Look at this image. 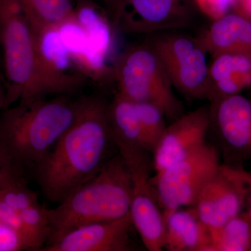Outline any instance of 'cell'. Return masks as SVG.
<instances>
[{
	"label": "cell",
	"instance_id": "30bf717a",
	"mask_svg": "<svg viewBox=\"0 0 251 251\" xmlns=\"http://www.w3.org/2000/svg\"><path fill=\"white\" fill-rule=\"evenodd\" d=\"M193 0H122L117 29L127 34H153L189 26Z\"/></svg>",
	"mask_w": 251,
	"mask_h": 251
},
{
	"label": "cell",
	"instance_id": "5bb4252c",
	"mask_svg": "<svg viewBox=\"0 0 251 251\" xmlns=\"http://www.w3.org/2000/svg\"><path fill=\"white\" fill-rule=\"evenodd\" d=\"M196 39L212 57L224 53L251 54V22L229 13L211 21Z\"/></svg>",
	"mask_w": 251,
	"mask_h": 251
},
{
	"label": "cell",
	"instance_id": "277c9868",
	"mask_svg": "<svg viewBox=\"0 0 251 251\" xmlns=\"http://www.w3.org/2000/svg\"><path fill=\"white\" fill-rule=\"evenodd\" d=\"M0 50L5 76L1 110L44 99L35 35L18 0H0Z\"/></svg>",
	"mask_w": 251,
	"mask_h": 251
},
{
	"label": "cell",
	"instance_id": "4fadbf2b",
	"mask_svg": "<svg viewBox=\"0 0 251 251\" xmlns=\"http://www.w3.org/2000/svg\"><path fill=\"white\" fill-rule=\"evenodd\" d=\"M130 213L113 221L86 225L71 231L43 251H128L133 250Z\"/></svg>",
	"mask_w": 251,
	"mask_h": 251
},
{
	"label": "cell",
	"instance_id": "f1b7e54d",
	"mask_svg": "<svg viewBox=\"0 0 251 251\" xmlns=\"http://www.w3.org/2000/svg\"><path fill=\"white\" fill-rule=\"evenodd\" d=\"M4 87L1 82V75H0V108H2L3 100H4Z\"/></svg>",
	"mask_w": 251,
	"mask_h": 251
},
{
	"label": "cell",
	"instance_id": "9a60e30c",
	"mask_svg": "<svg viewBox=\"0 0 251 251\" xmlns=\"http://www.w3.org/2000/svg\"><path fill=\"white\" fill-rule=\"evenodd\" d=\"M164 249L170 251H211L212 235L193 206L165 218Z\"/></svg>",
	"mask_w": 251,
	"mask_h": 251
},
{
	"label": "cell",
	"instance_id": "d4e9b609",
	"mask_svg": "<svg viewBox=\"0 0 251 251\" xmlns=\"http://www.w3.org/2000/svg\"><path fill=\"white\" fill-rule=\"evenodd\" d=\"M103 4L104 9L106 11L109 18L111 21L112 25L117 29V18L120 12L122 0H100Z\"/></svg>",
	"mask_w": 251,
	"mask_h": 251
},
{
	"label": "cell",
	"instance_id": "cb8c5ba5",
	"mask_svg": "<svg viewBox=\"0 0 251 251\" xmlns=\"http://www.w3.org/2000/svg\"><path fill=\"white\" fill-rule=\"evenodd\" d=\"M29 251L25 239L17 230L0 221V251Z\"/></svg>",
	"mask_w": 251,
	"mask_h": 251
},
{
	"label": "cell",
	"instance_id": "d6986e66",
	"mask_svg": "<svg viewBox=\"0 0 251 251\" xmlns=\"http://www.w3.org/2000/svg\"><path fill=\"white\" fill-rule=\"evenodd\" d=\"M34 34L59 27L75 16V0H18Z\"/></svg>",
	"mask_w": 251,
	"mask_h": 251
},
{
	"label": "cell",
	"instance_id": "484cf974",
	"mask_svg": "<svg viewBox=\"0 0 251 251\" xmlns=\"http://www.w3.org/2000/svg\"><path fill=\"white\" fill-rule=\"evenodd\" d=\"M15 180H22L16 177L6 166V163L0 156V189ZM24 181V180H23Z\"/></svg>",
	"mask_w": 251,
	"mask_h": 251
},
{
	"label": "cell",
	"instance_id": "7c38bea8",
	"mask_svg": "<svg viewBox=\"0 0 251 251\" xmlns=\"http://www.w3.org/2000/svg\"><path fill=\"white\" fill-rule=\"evenodd\" d=\"M210 108L203 106L173 120L153 150V168L159 173L206 143Z\"/></svg>",
	"mask_w": 251,
	"mask_h": 251
},
{
	"label": "cell",
	"instance_id": "e0dca14e",
	"mask_svg": "<svg viewBox=\"0 0 251 251\" xmlns=\"http://www.w3.org/2000/svg\"><path fill=\"white\" fill-rule=\"evenodd\" d=\"M75 17L90 45L108 59L113 48L115 29L105 9L92 0H75Z\"/></svg>",
	"mask_w": 251,
	"mask_h": 251
},
{
	"label": "cell",
	"instance_id": "8992f818",
	"mask_svg": "<svg viewBox=\"0 0 251 251\" xmlns=\"http://www.w3.org/2000/svg\"><path fill=\"white\" fill-rule=\"evenodd\" d=\"M219 153L204 144L151 178L163 216L181 208L192 206L208 179L219 169Z\"/></svg>",
	"mask_w": 251,
	"mask_h": 251
},
{
	"label": "cell",
	"instance_id": "ba28073f",
	"mask_svg": "<svg viewBox=\"0 0 251 251\" xmlns=\"http://www.w3.org/2000/svg\"><path fill=\"white\" fill-rule=\"evenodd\" d=\"M119 153L131 175L130 215L133 226L148 251H161L164 249L166 222L151 182L153 161L150 159V153L137 149L123 150Z\"/></svg>",
	"mask_w": 251,
	"mask_h": 251
},
{
	"label": "cell",
	"instance_id": "603a6c76",
	"mask_svg": "<svg viewBox=\"0 0 251 251\" xmlns=\"http://www.w3.org/2000/svg\"><path fill=\"white\" fill-rule=\"evenodd\" d=\"M193 2L196 11L213 21L230 13L234 0H193Z\"/></svg>",
	"mask_w": 251,
	"mask_h": 251
},
{
	"label": "cell",
	"instance_id": "2e32d148",
	"mask_svg": "<svg viewBox=\"0 0 251 251\" xmlns=\"http://www.w3.org/2000/svg\"><path fill=\"white\" fill-rule=\"evenodd\" d=\"M212 59L209 66L211 102L239 94L251 86V54L224 53Z\"/></svg>",
	"mask_w": 251,
	"mask_h": 251
},
{
	"label": "cell",
	"instance_id": "52a82bcc",
	"mask_svg": "<svg viewBox=\"0 0 251 251\" xmlns=\"http://www.w3.org/2000/svg\"><path fill=\"white\" fill-rule=\"evenodd\" d=\"M151 35L148 43L164 64L174 88L188 99L209 100L207 53L198 39L173 31Z\"/></svg>",
	"mask_w": 251,
	"mask_h": 251
},
{
	"label": "cell",
	"instance_id": "9c48e42d",
	"mask_svg": "<svg viewBox=\"0 0 251 251\" xmlns=\"http://www.w3.org/2000/svg\"><path fill=\"white\" fill-rule=\"evenodd\" d=\"M249 198V188L240 168L221 165L206 181L192 206L212 239L229 220L242 213Z\"/></svg>",
	"mask_w": 251,
	"mask_h": 251
},
{
	"label": "cell",
	"instance_id": "4316f807",
	"mask_svg": "<svg viewBox=\"0 0 251 251\" xmlns=\"http://www.w3.org/2000/svg\"><path fill=\"white\" fill-rule=\"evenodd\" d=\"M232 10L251 22V0H234Z\"/></svg>",
	"mask_w": 251,
	"mask_h": 251
},
{
	"label": "cell",
	"instance_id": "8fae6325",
	"mask_svg": "<svg viewBox=\"0 0 251 251\" xmlns=\"http://www.w3.org/2000/svg\"><path fill=\"white\" fill-rule=\"evenodd\" d=\"M211 122L231 161L251 160V101L240 94L211 102Z\"/></svg>",
	"mask_w": 251,
	"mask_h": 251
},
{
	"label": "cell",
	"instance_id": "3957f363",
	"mask_svg": "<svg viewBox=\"0 0 251 251\" xmlns=\"http://www.w3.org/2000/svg\"><path fill=\"white\" fill-rule=\"evenodd\" d=\"M132 190L129 169L118 153L92 179L49 209L50 232L45 247L81 226L126 216L130 213Z\"/></svg>",
	"mask_w": 251,
	"mask_h": 251
},
{
	"label": "cell",
	"instance_id": "6da1fadb",
	"mask_svg": "<svg viewBox=\"0 0 251 251\" xmlns=\"http://www.w3.org/2000/svg\"><path fill=\"white\" fill-rule=\"evenodd\" d=\"M108 106L100 97L78 100L75 120L34 175V179L47 201L57 204L62 202L95 176L110 159L109 150L114 142Z\"/></svg>",
	"mask_w": 251,
	"mask_h": 251
},
{
	"label": "cell",
	"instance_id": "44dd1931",
	"mask_svg": "<svg viewBox=\"0 0 251 251\" xmlns=\"http://www.w3.org/2000/svg\"><path fill=\"white\" fill-rule=\"evenodd\" d=\"M135 103L141 127L143 148L152 153L168 126L166 115L153 104Z\"/></svg>",
	"mask_w": 251,
	"mask_h": 251
},
{
	"label": "cell",
	"instance_id": "ffe728a7",
	"mask_svg": "<svg viewBox=\"0 0 251 251\" xmlns=\"http://www.w3.org/2000/svg\"><path fill=\"white\" fill-rule=\"evenodd\" d=\"M211 251H251V216L248 211L229 220L216 232Z\"/></svg>",
	"mask_w": 251,
	"mask_h": 251
},
{
	"label": "cell",
	"instance_id": "83f0119b",
	"mask_svg": "<svg viewBox=\"0 0 251 251\" xmlns=\"http://www.w3.org/2000/svg\"><path fill=\"white\" fill-rule=\"evenodd\" d=\"M241 174H242L243 178L245 180L247 183L248 188H249V202H250V207H249L248 213L251 216V171H247L244 169L240 168Z\"/></svg>",
	"mask_w": 251,
	"mask_h": 251
},
{
	"label": "cell",
	"instance_id": "7402d4cb",
	"mask_svg": "<svg viewBox=\"0 0 251 251\" xmlns=\"http://www.w3.org/2000/svg\"><path fill=\"white\" fill-rule=\"evenodd\" d=\"M0 201L18 212L39 203L37 193L23 180H15L0 189Z\"/></svg>",
	"mask_w": 251,
	"mask_h": 251
},
{
	"label": "cell",
	"instance_id": "ac0fdd59",
	"mask_svg": "<svg viewBox=\"0 0 251 251\" xmlns=\"http://www.w3.org/2000/svg\"><path fill=\"white\" fill-rule=\"evenodd\" d=\"M108 117L112 140L118 150L144 149L141 127L134 102L117 94L112 103L108 104Z\"/></svg>",
	"mask_w": 251,
	"mask_h": 251
},
{
	"label": "cell",
	"instance_id": "7a4b0ae2",
	"mask_svg": "<svg viewBox=\"0 0 251 251\" xmlns=\"http://www.w3.org/2000/svg\"><path fill=\"white\" fill-rule=\"evenodd\" d=\"M78 100L66 96L19 101L0 115V156L13 174L29 182L69 128Z\"/></svg>",
	"mask_w": 251,
	"mask_h": 251
},
{
	"label": "cell",
	"instance_id": "5b68a950",
	"mask_svg": "<svg viewBox=\"0 0 251 251\" xmlns=\"http://www.w3.org/2000/svg\"><path fill=\"white\" fill-rule=\"evenodd\" d=\"M117 94L134 103L153 104L175 120L182 115V104L159 56L148 42L127 48L112 67Z\"/></svg>",
	"mask_w": 251,
	"mask_h": 251
}]
</instances>
